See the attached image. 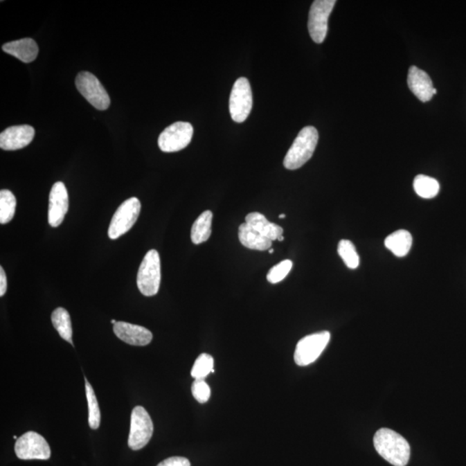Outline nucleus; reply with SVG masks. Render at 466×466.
I'll return each instance as SVG.
<instances>
[{"label":"nucleus","mask_w":466,"mask_h":466,"mask_svg":"<svg viewBox=\"0 0 466 466\" xmlns=\"http://www.w3.org/2000/svg\"><path fill=\"white\" fill-rule=\"evenodd\" d=\"M413 238L408 231L398 230L385 238V247L398 258H404L409 254L412 247Z\"/></svg>","instance_id":"19"},{"label":"nucleus","mask_w":466,"mask_h":466,"mask_svg":"<svg viewBox=\"0 0 466 466\" xmlns=\"http://www.w3.org/2000/svg\"><path fill=\"white\" fill-rule=\"evenodd\" d=\"M285 217H286V215H285V213H283V215H279L280 219H285Z\"/></svg>","instance_id":"31"},{"label":"nucleus","mask_w":466,"mask_h":466,"mask_svg":"<svg viewBox=\"0 0 466 466\" xmlns=\"http://www.w3.org/2000/svg\"><path fill=\"white\" fill-rule=\"evenodd\" d=\"M338 253L341 256L343 262L350 269H355L360 264L359 256L352 242L342 240L338 245Z\"/></svg>","instance_id":"25"},{"label":"nucleus","mask_w":466,"mask_h":466,"mask_svg":"<svg viewBox=\"0 0 466 466\" xmlns=\"http://www.w3.org/2000/svg\"><path fill=\"white\" fill-rule=\"evenodd\" d=\"M157 466H191L188 458L183 457H171L161 462Z\"/></svg>","instance_id":"29"},{"label":"nucleus","mask_w":466,"mask_h":466,"mask_svg":"<svg viewBox=\"0 0 466 466\" xmlns=\"http://www.w3.org/2000/svg\"><path fill=\"white\" fill-rule=\"evenodd\" d=\"M111 323H113L114 325H115V324L117 323L118 321H115V320H111Z\"/></svg>","instance_id":"34"},{"label":"nucleus","mask_w":466,"mask_h":466,"mask_svg":"<svg viewBox=\"0 0 466 466\" xmlns=\"http://www.w3.org/2000/svg\"><path fill=\"white\" fill-rule=\"evenodd\" d=\"M408 84L409 89L422 102H429L437 93L430 76L415 66H410Z\"/></svg>","instance_id":"15"},{"label":"nucleus","mask_w":466,"mask_h":466,"mask_svg":"<svg viewBox=\"0 0 466 466\" xmlns=\"http://www.w3.org/2000/svg\"><path fill=\"white\" fill-rule=\"evenodd\" d=\"M75 85L80 93L96 109L104 111L110 107L111 100L107 90L92 73H79Z\"/></svg>","instance_id":"5"},{"label":"nucleus","mask_w":466,"mask_h":466,"mask_svg":"<svg viewBox=\"0 0 466 466\" xmlns=\"http://www.w3.org/2000/svg\"><path fill=\"white\" fill-rule=\"evenodd\" d=\"M141 212V202L136 197H132L123 202L115 212L108 229V236L111 240H117L122 235L128 233Z\"/></svg>","instance_id":"4"},{"label":"nucleus","mask_w":466,"mask_h":466,"mask_svg":"<svg viewBox=\"0 0 466 466\" xmlns=\"http://www.w3.org/2000/svg\"><path fill=\"white\" fill-rule=\"evenodd\" d=\"M318 140V131L313 126H307L301 129L283 161L286 169H300L310 160L316 149Z\"/></svg>","instance_id":"2"},{"label":"nucleus","mask_w":466,"mask_h":466,"mask_svg":"<svg viewBox=\"0 0 466 466\" xmlns=\"http://www.w3.org/2000/svg\"><path fill=\"white\" fill-rule=\"evenodd\" d=\"M86 397L87 406H89V423L92 429H98L100 425V410L98 404L96 393H94L92 385L85 378Z\"/></svg>","instance_id":"24"},{"label":"nucleus","mask_w":466,"mask_h":466,"mask_svg":"<svg viewBox=\"0 0 466 466\" xmlns=\"http://www.w3.org/2000/svg\"><path fill=\"white\" fill-rule=\"evenodd\" d=\"M69 210V195L62 181L55 182L50 194L48 220L52 227L61 226Z\"/></svg>","instance_id":"12"},{"label":"nucleus","mask_w":466,"mask_h":466,"mask_svg":"<svg viewBox=\"0 0 466 466\" xmlns=\"http://www.w3.org/2000/svg\"><path fill=\"white\" fill-rule=\"evenodd\" d=\"M114 334L128 345L145 346L152 341V332L141 325L118 321L114 327Z\"/></svg>","instance_id":"14"},{"label":"nucleus","mask_w":466,"mask_h":466,"mask_svg":"<svg viewBox=\"0 0 466 466\" xmlns=\"http://www.w3.org/2000/svg\"><path fill=\"white\" fill-rule=\"evenodd\" d=\"M192 393L199 404H205L211 395V390L204 379H195L192 385Z\"/></svg>","instance_id":"28"},{"label":"nucleus","mask_w":466,"mask_h":466,"mask_svg":"<svg viewBox=\"0 0 466 466\" xmlns=\"http://www.w3.org/2000/svg\"><path fill=\"white\" fill-rule=\"evenodd\" d=\"M161 283V261L159 252L150 250L143 258L136 276V285L143 296H156Z\"/></svg>","instance_id":"3"},{"label":"nucleus","mask_w":466,"mask_h":466,"mask_svg":"<svg viewBox=\"0 0 466 466\" xmlns=\"http://www.w3.org/2000/svg\"><path fill=\"white\" fill-rule=\"evenodd\" d=\"M2 48L6 53L26 63L35 61L39 52V48L33 38H23V39L10 42V43L3 44Z\"/></svg>","instance_id":"16"},{"label":"nucleus","mask_w":466,"mask_h":466,"mask_svg":"<svg viewBox=\"0 0 466 466\" xmlns=\"http://www.w3.org/2000/svg\"><path fill=\"white\" fill-rule=\"evenodd\" d=\"M331 334L328 331L316 332L301 339L294 352L297 366H307L316 361L330 341Z\"/></svg>","instance_id":"7"},{"label":"nucleus","mask_w":466,"mask_h":466,"mask_svg":"<svg viewBox=\"0 0 466 466\" xmlns=\"http://www.w3.org/2000/svg\"><path fill=\"white\" fill-rule=\"evenodd\" d=\"M7 289V278L3 267H0V296H5Z\"/></svg>","instance_id":"30"},{"label":"nucleus","mask_w":466,"mask_h":466,"mask_svg":"<svg viewBox=\"0 0 466 466\" xmlns=\"http://www.w3.org/2000/svg\"><path fill=\"white\" fill-rule=\"evenodd\" d=\"M253 98L250 82L244 77L235 82L229 101L231 117L237 123H243L250 115Z\"/></svg>","instance_id":"8"},{"label":"nucleus","mask_w":466,"mask_h":466,"mask_svg":"<svg viewBox=\"0 0 466 466\" xmlns=\"http://www.w3.org/2000/svg\"><path fill=\"white\" fill-rule=\"evenodd\" d=\"M35 129L28 125L12 126L0 134V148L17 150L30 145L34 138Z\"/></svg>","instance_id":"13"},{"label":"nucleus","mask_w":466,"mask_h":466,"mask_svg":"<svg viewBox=\"0 0 466 466\" xmlns=\"http://www.w3.org/2000/svg\"><path fill=\"white\" fill-rule=\"evenodd\" d=\"M278 240L280 241V242H282V241L285 240V237H283V236L279 237Z\"/></svg>","instance_id":"32"},{"label":"nucleus","mask_w":466,"mask_h":466,"mask_svg":"<svg viewBox=\"0 0 466 466\" xmlns=\"http://www.w3.org/2000/svg\"><path fill=\"white\" fill-rule=\"evenodd\" d=\"M413 189L423 199H432L439 194L440 183L436 179L419 174L413 180Z\"/></svg>","instance_id":"22"},{"label":"nucleus","mask_w":466,"mask_h":466,"mask_svg":"<svg viewBox=\"0 0 466 466\" xmlns=\"http://www.w3.org/2000/svg\"><path fill=\"white\" fill-rule=\"evenodd\" d=\"M13 439H14V440H17V437L16 436H13Z\"/></svg>","instance_id":"35"},{"label":"nucleus","mask_w":466,"mask_h":466,"mask_svg":"<svg viewBox=\"0 0 466 466\" xmlns=\"http://www.w3.org/2000/svg\"><path fill=\"white\" fill-rule=\"evenodd\" d=\"M374 446L380 456L395 466H406L410 458L407 440L395 431L382 429L374 436Z\"/></svg>","instance_id":"1"},{"label":"nucleus","mask_w":466,"mask_h":466,"mask_svg":"<svg viewBox=\"0 0 466 466\" xmlns=\"http://www.w3.org/2000/svg\"><path fill=\"white\" fill-rule=\"evenodd\" d=\"M51 321L59 335L73 346V329L69 312L65 308L57 307L51 314Z\"/></svg>","instance_id":"21"},{"label":"nucleus","mask_w":466,"mask_h":466,"mask_svg":"<svg viewBox=\"0 0 466 466\" xmlns=\"http://www.w3.org/2000/svg\"><path fill=\"white\" fill-rule=\"evenodd\" d=\"M15 453L20 460H47L51 458V447L39 433L28 432L17 440Z\"/></svg>","instance_id":"11"},{"label":"nucleus","mask_w":466,"mask_h":466,"mask_svg":"<svg viewBox=\"0 0 466 466\" xmlns=\"http://www.w3.org/2000/svg\"><path fill=\"white\" fill-rule=\"evenodd\" d=\"M335 0H315L308 17V31L312 39L316 44H322L327 37L328 19L335 6Z\"/></svg>","instance_id":"9"},{"label":"nucleus","mask_w":466,"mask_h":466,"mask_svg":"<svg viewBox=\"0 0 466 466\" xmlns=\"http://www.w3.org/2000/svg\"><path fill=\"white\" fill-rule=\"evenodd\" d=\"M238 238L244 247L255 251H267L271 249L272 241L252 228L247 222L238 227Z\"/></svg>","instance_id":"17"},{"label":"nucleus","mask_w":466,"mask_h":466,"mask_svg":"<svg viewBox=\"0 0 466 466\" xmlns=\"http://www.w3.org/2000/svg\"><path fill=\"white\" fill-rule=\"evenodd\" d=\"M194 128L190 123L177 122L161 133L159 146L163 152H180L190 143Z\"/></svg>","instance_id":"10"},{"label":"nucleus","mask_w":466,"mask_h":466,"mask_svg":"<svg viewBox=\"0 0 466 466\" xmlns=\"http://www.w3.org/2000/svg\"><path fill=\"white\" fill-rule=\"evenodd\" d=\"M213 213L205 211L196 219L191 229V240L195 244H201L209 240L212 234Z\"/></svg>","instance_id":"20"},{"label":"nucleus","mask_w":466,"mask_h":466,"mask_svg":"<svg viewBox=\"0 0 466 466\" xmlns=\"http://www.w3.org/2000/svg\"><path fill=\"white\" fill-rule=\"evenodd\" d=\"M210 373H215L213 357L209 354L202 353L195 360L192 368L191 376L195 379H205Z\"/></svg>","instance_id":"26"},{"label":"nucleus","mask_w":466,"mask_h":466,"mask_svg":"<svg viewBox=\"0 0 466 466\" xmlns=\"http://www.w3.org/2000/svg\"><path fill=\"white\" fill-rule=\"evenodd\" d=\"M269 253L272 254L273 252H274V249H269Z\"/></svg>","instance_id":"33"},{"label":"nucleus","mask_w":466,"mask_h":466,"mask_svg":"<svg viewBox=\"0 0 466 466\" xmlns=\"http://www.w3.org/2000/svg\"><path fill=\"white\" fill-rule=\"evenodd\" d=\"M245 222L252 228L271 241L278 240L283 236V229L276 224L269 222L267 218L260 213L253 212L245 217Z\"/></svg>","instance_id":"18"},{"label":"nucleus","mask_w":466,"mask_h":466,"mask_svg":"<svg viewBox=\"0 0 466 466\" xmlns=\"http://www.w3.org/2000/svg\"><path fill=\"white\" fill-rule=\"evenodd\" d=\"M293 267V262L292 260H283L281 262H279L278 265L273 266V267L269 269V271L267 274V280L269 283H278L282 282L283 279L289 275L290 271Z\"/></svg>","instance_id":"27"},{"label":"nucleus","mask_w":466,"mask_h":466,"mask_svg":"<svg viewBox=\"0 0 466 466\" xmlns=\"http://www.w3.org/2000/svg\"><path fill=\"white\" fill-rule=\"evenodd\" d=\"M17 201L15 195L7 189L0 191V223L1 225L12 222L15 215Z\"/></svg>","instance_id":"23"},{"label":"nucleus","mask_w":466,"mask_h":466,"mask_svg":"<svg viewBox=\"0 0 466 466\" xmlns=\"http://www.w3.org/2000/svg\"><path fill=\"white\" fill-rule=\"evenodd\" d=\"M154 426L149 413L142 406L133 409L128 445L131 449L138 451L145 447L152 439Z\"/></svg>","instance_id":"6"}]
</instances>
